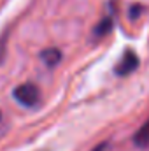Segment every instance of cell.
Masks as SVG:
<instances>
[{"label":"cell","mask_w":149,"mask_h":151,"mask_svg":"<svg viewBox=\"0 0 149 151\" xmlns=\"http://www.w3.org/2000/svg\"><path fill=\"white\" fill-rule=\"evenodd\" d=\"M12 97L23 107H35L40 102V90L34 83H23L12 90Z\"/></svg>","instance_id":"cell-1"},{"label":"cell","mask_w":149,"mask_h":151,"mask_svg":"<svg viewBox=\"0 0 149 151\" xmlns=\"http://www.w3.org/2000/svg\"><path fill=\"white\" fill-rule=\"evenodd\" d=\"M137 69H139V55H137L133 49L126 47V49L123 51V55H121L117 65L114 67V74L125 77V76L135 72Z\"/></svg>","instance_id":"cell-2"},{"label":"cell","mask_w":149,"mask_h":151,"mask_svg":"<svg viewBox=\"0 0 149 151\" xmlns=\"http://www.w3.org/2000/svg\"><path fill=\"white\" fill-rule=\"evenodd\" d=\"M40 58L47 67H56L62 62V51L56 49V47H47L40 53Z\"/></svg>","instance_id":"cell-3"},{"label":"cell","mask_w":149,"mask_h":151,"mask_svg":"<svg viewBox=\"0 0 149 151\" xmlns=\"http://www.w3.org/2000/svg\"><path fill=\"white\" fill-rule=\"evenodd\" d=\"M133 144L140 150L148 148L149 146V119L137 130V134L133 135Z\"/></svg>","instance_id":"cell-4"},{"label":"cell","mask_w":149,"mask_h":151,"mask_svg":"<svg viewBox=\"0 0 149 151\" xmlns=\"http://www.w3.org/2000/svg\"><path fill=\"white\" fill-rule=\"evenodd\" d=\"M112 27H114L112 18H111V16H105V18H102V19H100V23L93 28V34H95V37H104V35L111 34Z\"/></svg>","instance_id":"cell-5"},{"label":"cell","mask_w":149,"mask_h":151,"mask_svg":"<svg viewBox=\"0 0 149 151\" xmlns=\"http://www.w3.org/2000/svg\"><path fill=\"white\" fill-rule=\"evenodd\" d=\"M140 12H142V5L135 4V5L130 9V19H137V18L140 16Z\"/></svg>","instance_id":"cell-6"},{"label":"cell","mask_w":149,"mask_h":151,"mask_svg":"<svg viewBox=\"0 0 149 151\" xmlns=\"http://www.w3.org/2000/svg\"><path fill=\"white\" fill-rule=\"evenodd\" d=\"M105 148H107V144H105V142H102V144H98V148H97L95 151H104Z\"/></svg>","instance_id":"cell-7"}]
</instances>
